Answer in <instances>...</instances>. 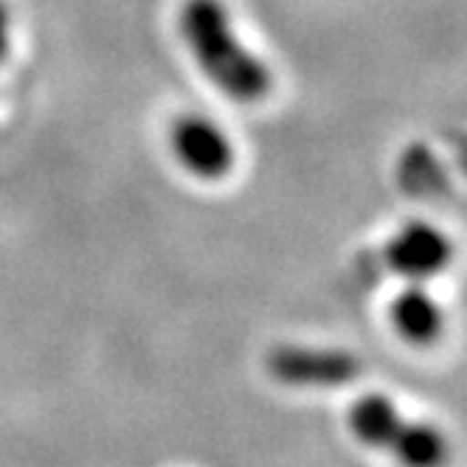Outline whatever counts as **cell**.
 Returning a JSON list of instances; mask_svg holds the SVG:
<instances>
[{"label": "cell", "mask_w": 467, "mask_h": 467, "mask_svg": "<svg viewBox=\"0 0 467 467\" xmlns=\"http://www.w3.org/2000/svg\"><path fill=\"white\" fill-rule=\"evenodd\" d=\"M271 375L285 386L298 389H336L352 383L363 369L360 360L336 347H298L285 344L268 355Z\"/></svg>", "instance_id": "2"}, {"label": "cell", "mask_w": 467, "mask_h": 467, "mask_svg": "<svg viewBox=\"0 0 467 467\" xmlns=\"http://www.w3.org/2000/svg\"><path fill=\"white\" fill-rule=\"evenodd\" d=\"M391 321L397 327V332L403 338L414 341V344H425L433 341L442 329V310L433 302V296L420 287L411 285L406 290H400L391 302Z\"/></svg>", "instance_id": "5"}, {"label": "cell", "mask_w": 467, "mask_h": 467, "mask_svg": "<svg viewBox=\"0 0 467 467\" xmlns=\"http://www.w3.org/2000/svg\"><path fill=\"white\" fill-rule=\"evenodd\" d=\"M386 451L403 467H440L448 456V442L433 425L403 417Z\"/></svg>", "instance_id": "6"}, {"label": "cell", "mask_w": 467, "mask_h": 467, "mask_svg": "<svg viewBox=\"0 0 467 467\" xmlns=\"http://www.w3.org/2000/svg\"><path fill=\"white\" fill-rule=\"evenodd\" d=\"M178 28L200 71L231 102L256 105L268 99L274 88L271 68L237 40L223 0H183Z\"/></svg>", "instance_id": "1"}, {"label": "cell", "mask_w": 467, "mask_h": 467, "mask_svg": "<svg viewBox=\"0 0 467 467\" xmlns=\"http://www.w3.org/2000/svg\"><path fill=\"white\" fill-rule=\"evenodd\" d=\"M9 26H12L9 9L4 0H0V62H4V57L9 54Z\"/></svg>", "instance_id": "8"}, {"label": "cell", "mask_w": 467, "mask_h": 467, "mask_svg": "<svg viewBox=\"0 0 467 467\" xmlns=\"http://www.w3.org/2000/svg\"><path fill=\"white\" fill-rule=\"evenodd\" d=\"M170 147L183 170L200 181H223L237 163L231 139L206 116H181L170 127Z\"/></svg>", "instance_id": "3"}, {"label": "cell", "mask_w": 467, "mask_h": 467, "mask_svg": "<svg viewBox=\"0 0 467 467\" xmlns=\"http://www.w3.org/2000/svg\"><path fill=\"white\" fill-rule=\"evenodd\" d=\"M451 251H453L451 240L437 225L414 220V223H406L391 237L386 248V259L394 274L420 282V279H431L440 271H445L451 262Z\"/></svg>", "instance_id": "4"}, {"label": "cell", "mask_w": 467, "mask_h": 467, "mask_svg": "<svg viewBox=\"0 0 467 467\" xmlns=\"http://www.w3.org/2000/svg\"><path fill=\"white\" fill-rule=\"evenodd\" d=\"M403 414L397 411V406L383 394H366L349 409V428L352 433L372 448H389L391 437L397 433Z\"/></svg>", "instance_id": "7"}]
</instances>
